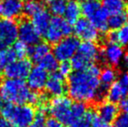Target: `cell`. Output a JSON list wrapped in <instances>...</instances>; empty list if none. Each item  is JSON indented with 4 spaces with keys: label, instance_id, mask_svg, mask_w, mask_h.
<instances>
[{
    "label": "cell",
    "instance_id": "cell-1",
    "mask_svg": "<svg viewBox=\"0 0 128 127\" xmlns=\"http://www.w3.org/2000/svg\"><path fill=\"white\" fill-rule=\"evenodd\" d=\"M100 68L93 64L84 70L71 73L66 84V91L70 98L84 104L101 99L106 90L100 85Z\"/></svg>",
    "mask_w": 128,
    "mask_h": 127
},
{
    "label": "cell",
    "instance_id": "cell-2",
    "mask_svg": "<svg viewBox=\"0 0 128 127\" xmlns=\"http://www.w3.org/2000/svg\"><path fill=\"white\" fill-rule=\"evenodd\" d=\"M0 92L4 101L14 105H39L41 109H47L46 97L32 92L28 85L21 79L6 78L0 84Z\"/></svg>",
    "mask_w": 128,
    "mask_h": 127
},
{
    "label": "cell",
    "instance_id": "cell-3",
    "mask_svg": "<svg viewBox=\"0 0 128 127\" xmlns=\"http://www.w3.org/2000/svg\"><path fill=\"white\" fill-rule=\"evenodd\" d=\"M3 119L13 126L27 127L35 117V109L30 105L7 104L1 108Z\"/></svg>",
    "mask_w": 128,
    "mask_h": 127
},
{
    "label": "cell",
    "instance_id": "cell-4",
    "mask_svg": "<svg viewBox=\"0 0 128 127\" xmlns=\"http://www.w3.org/2000/svg\"><path fill=\"white\" fill-rule=\"evenodd\" d=\"M100 55L101 51L95 42L83 41L79 43L76 54L72 58L70 64L74 71H81L100 59Z\"/></svg>",
    "mask_w": 128,
    "mask_h": 127
},
{
    "label": "cell",
    "instance_id": "cell-5",
    "mask_svg": "<svg viewBox=\"0 0 128 127\" xmlns=\"http://www.w3.org/2000/svg\"><path fill=\"white\" fill-rule=\"evenodd\" d=\"M81 13L100 32L108 31L109 14L103 8L100 2L97 0L84 2L81 5Z\"/></svg>",
    "mask_w": 128,
    "mask_h": 127
},
{
    "label": "cell",
    "instance_id": "cell-6",
    "mask_svg": "<svg viewBox=\"0 0 128 127\" xmlns=\"http://www.w3.org/2000/svg\"><path fill=\"white\" fill-rule=\"evenodd\" d=\"M72 26L61 16H54L51 18L49 26L44 34L46 40L51 44H56L61 39L71 36Z\"/></svg>",
    "mask_w": 128,
    "mask_h": 127
},
{
    "label": "cell",
    "instance_id": "cell-7",
    "mask_svg": "<svg viewBox=\"0 0 128 127\" xmlns=\"http://www.w3.org/2000/svg\"><path fill=\"white\" fill-rule=\"evenodd\" d=\"M54 44L52 54L58 62H66L71 60L76 54L79 45V39L76 37L68 36Z\"/></svg>",
    "mask_w": 128,
    "mask_h": 127
},
{
    "label": "cell",
    "instance_id": "cell-8",
    "mask_svg": "<svg viewBox=\"0 0 128 127\" xmlns=\"http://www.w3.org/2000/svg\"><path fill=\"white\" fill-rule=\"evenodd\" d=\"M72 104V100L69 97L64 95L55 97L47 105V110L52 114V118L58 119L66 126Z\"/></svg>",
    "mask_w": 128,
    "mask_h": 127
},
{
    "label": "cell",
    "instance_id": "cell-9",
    "mask_svg": "<svg viewBox=\"0 0 128 127\" xmlns=\"http://www.w3.org/2000/svg\"><path fill=\"white\" fill-rule=\"evenodd\" d=\"M18 24L12 19L0 17V50L10 48L17 42Z\"/></svg>",
    "mask_w": 128,
    "mask_h": 127
},
{
    "label": "cell",
    "instance_id": "cell-10",
    "mask_svg": "<svg viewBox=\"0 0 128 127\" xmlns=\"http://www.w3.org/2000/svg\"><path fill=\"white\" fill-rule=\"evenodd\" d=\"M72 31L77 38L83 41L95 42L100 37V32L84 17H80L73 24Z\"/></svg>",
    "mask_w": 128,
    "mask_h": 127
},
{
    "label": "cell",
    "instance_id": "cell-11",
    "mask_svg": "<svg viewBox=\"0 0 128 127\" xmlns=\"http://www.w3.org/2000/svg\"><path fill=\"white\" fill-rule=\"evenodd\" d=\"M106 91V96L108 101L114 104L122 101L128 96V73L120 75Z\"/></svg>",
    "mask_w": 128,
    "mask_h": 127
},
{
    "label": "cell",
    "instance_id": "cell-12",
    "mask_svg": "<svg viewBox=\"0 0 128 127\" xmlns=\"http://www.w3.org/2000/svg\"><path fill=\"white\" fill-rule=\"evenodd\" d=\"M126 51L125 48L114 42H108L101 51L100 58L112 67H117L123 63Z\"/></svg>",
    "mask_w": 128,
    "mask_h": 127
},
{
    "label": "cell",
    "instance_id": "cell-13",
    "mask_svg": "<svg viewBox=\"0 0 128 127\" xmlns=\"http://www.w3.org/2000/svg\"><path fill=\"white\" fill-rule=\"evenodd\" d=\"M32 62L26 58L14 60L4 69V73L7 78L24 80L27 78L32 70Z\"/></svg>",
    "mask_w": 128,
    "mask_h": 127
},
{
    "label": "cell",
    "instance_id": "cell-14",
    "mask_svg": "<svg viewBox=\"0 0 128 127\" xmlns=\"http://www.w3.org/2000/svg\"><path fill=\"white\" fill-rule=\"evenodd\" d=\"M18 38L27 46H32L40 42V34L30 21L22 20L18 25Z\"/></svg>",
    "mask_w": 128,
    "mask_h": 127
},
{
    "label": "cell",
    "instance_id": "cell-15",
    "mask_svg": "<svg viewBox=\"0 0 128 127\" xmlns=\"http://www.w3.org/2000/svg\"><path fill=\"white\" fill-rule=\"evenodd\" d=\"M21 0H0V17L14 19L19 17L23 12Z\"/></svg>",
    "mask_w": 128,
    "mask_h": 127
},
{
    "label": "cell",
    "instance_id": "cell-16",
    "mask_svg": "<svg viewBox=\"0 0 128 127\" xmlns=\"http://www.w3.org/2000/svg\"><path fill=\"white\" fill-rule=\"evenodd\" d=\"M48 77L49 76H48L47 71L38 65L34 68H32L30 73L26 78V84L30 87V90H33L35 92L41 91L46 86Z\"/></svg>",
    "mask_w": 128,
    "mask_h": 127
},
{
    "label": "cell",
    "instance_id": "cell-17",
    "mask_svg": "<svg viewBox=\"0 0 128 127\" xmlns=\"http://www.w3.org/2000/svg\"><path fill=\"white\" fill-rule=\"evenodd\" d=\"M48 95L52 97L63 96L66 92V84L64 82V78L58 72H55L48 77L44 86Z\"/></svg>",
    "mask_w": 128,
    "mask_h": 127
},
{
    "label": "cell",
    "instance_id": "cell-18",
    "mask_svg": "<svg viewBox=\"0 0 128 127\" xmlns=\"http://www.w3.org/2000/svg\"><path fill=\"white\" fill-rule=\"evenodd\" d=\"M97 114L102 119L106 124H111L120 115V107L110 101H101L97 106Z\"/></svg>",
    "mask_w": 128,
    "mask_h": 127
},
{
    "label": "cell",
    "instance_id": "cell-19",
    "mask_svg": "<svg viewBox=\"0 0 128 127\" xmlns=\"http://www.w3.org/2000/svg\"><path fill=\"white\" fill-rule=\"evenodd\" d=\"M32 24L37 30V31L39 34L44 36L46 32L48 26H49L50 21H51V14H50L49 10H46L44 7L36 12L33 16H32Z\"/></svg>",
    "mask_w": 128,
    "mask_h": 127
},
{
    "label": "cell",
    "instance_id": "cell-20",
    "mask_svg": "<svg viewBox=\"0 0 128 127\" xmlns=\"http://www.w3.org/2000/svg\"><path fill=\"white\" fill-rule=\"evenodd\" d=\"M88 108L86 105L82 102H72L66 126L75 127L86 116Z\"/></svg>",
    "mask_w": 128,
    "mask_h": 127
},
{
    "label": "cell",
    "instance_id": "cell-21",
    "mask_svg": "<svg viewBox=\"0 0 128 127\" xmlns=\"http://www.w3.org/2000/svg\"><path fill=\"white\" fill-rule=\"evenodd\" d=\"M81 5L77 0H70L66 2V9L63 15L64 16V18L70 23L71 24H73L78 18L81 17Z\"/></svg>",
    "mask_w": 128,
    "mask_h": 127
},
{
    "label": "cell",
    "instance_id": "cell-22",
    "mask_svg": "<svg viewBox=\"0 0 128 127\" xmlns=\"http://www.w3.org/2000/svg\"><path fill=\"white\" fill-rule=\"evenodd\" d=\"M50 51L51 48L47 43L38 42L32 47H29L28 55L30 57L32 61L38 64L46 55L50 53Z\"/></svg>",
    "mask_w": 128,
    "mask_h": 127
},
{
    "label": "cell",
    "instance_id": "cell-23",
    "mask_svg": "<svg viewBox=\"0 0 128 127\" xmlns=\"http://www.w3.org/2000/svg\"><path fill=\"white\" fill-rule=\"evenodd\" d=\"M118 78V73L114 67L106 66L103 69H100V72L98 75L100 85L104 90L108 88L112 84H113Z\"/></svg>",
    "mask_w": 128,
    "mask_h": 127
},
{
    "label": "cell",
    "instance_id": "cell-24",
    "mask_svg": "<svg viewBox=\"0 0 128 127\" xmlns=\"http://www.w3.org/2000/svg\"><path fill=\"white\" fill-rule=\"evenodd\" d=\"M108 42H114L122 47H128V22L108 35Z\"/></svg>",
    "mask_w": 128,
    "mask_h": 127
},
{
    "label": "cell",
    "instance_id": "cell-25",
    "mask_svg": "<svg viewBox=\"0 0 128 127\" xmlns=\"http://www.w3.org/2000/svg\"><path fill=\"white\" fill-rule=\"evenodd\" d=\"M101 5L109 15L126 10V0H101Z\"/></svg>",
    "mask_w": 128,
    "mask_h": 127
},
{
    "label": "cell",
    "instance_id": "cell-26",
    "mask_svg": "<svg viewBox=\"0 0 128 127\" xmlns=\"http://www.w3.org/2000/svg\"><path fill=\"white\" fill-rule=\"evenodd\" d=\"M128 22V13L126 10L118 12L116 14L109 15L108 17V27L112 31L120 29L121 26H123L126 23Z\"/></svg>",
    "mask_w": 128,
    "mask_h": 127
},
{
    "label": "cell",
    "instance_id": "cell-27",
    "mask_svg": "<svg viewBox=\"0 0 128 127\" xmlns=\"http://www.w3.org/2000/svg\"><path fill=\"white\" fill-rule=\"evenodd\" d=\"M38 66H40L42 69L46 71L47 72H54L58 70V61L55 58L52 53H48L47 55L44 57L38 63Z\"/></svg>",
    "mask_w": 128,
    "mask_h": 127
},
{
    "label": "cell",
    "instance_id": "cell-28",
    "mask_svg": "<svg viewBox=\"0 0 128 127\" xmlns=\"http://www.w3.org/2000/svg\"><path fill=\"white\" fill-rule=\"evenodd\" d=\"M17 59V55L13 48L0 50V70H4L8 64Z\"/></svg>",
    "mask_w": 128,
    "mask_h": 127
},
{
    "label": "cell",
    "instance_id": "cell-29",
    "mask_svg": "<svg viewBox=\"0 0 128 127\" xmlns=\"http://www.w3.org/2000/svg\"><path fill=\"white\" fill-rule=\"evenodd\" d=\"M49 12L54 16H62L66 9V0H47Z\"/></svg>",
    "mask_w": 128,
    "mask_h": 127
},
{
    "label": "cell",
    "instance_id": "cell-30",
    "mask_svg": "<svg viewBox=\"0 0 128 127\" xmlns=\"http://www.w3.org/2000/svg\"><path fill=\"white\" fill-rule=\"evenodd\" d=\"M44 5L37 0H28L26 3L23 5V12H24L26 16L32 17L36 12L38 11L40 9H42Z\"/></svg>",
    "mask_w": 128,
    "mask_h": 127
},
{
    "label": "cell",
    "instance_id": "cell-31",
    "mask_svg": "<svg viewBox=\"0 0 128 127\" xmlns=\"http://www.w3.org/2000/svg\"><path fill=\"white\" fill-rule=\"evenodd\" d=\"M13 50L15 51L16 55H17V58H23L28 55L29 51V46H27L26 44H24V43L20 42H15V44H13Z\"/></svg>",
    "mask_w": 128,
    "mask_h": 127
},
{
    "label": "cell",
    "instance_id": "cell-32",
    "mask_svg": "<svg viewBox=\"0 0 128 127\" xmlns=\"http://www.w3.org/2000/svg\"><path fill=\"white\" fill-rule=\"evenodd\" d=\"M46 115H44V112L43 111H39L38 113L35 114L32 122L30 124L29 127H46Z\"/></svg>",
    "mask_w": 128,
    "mask_h": 127
},
{
    "label": "cell",
    "instance_id": "cell-33",
    "mask_svg": "<svg viewBox=\"0 0 128 127\" xmlns=\"http://www.w3.org/2000/svg\"><path fill=\"white\" fill-rule=\"evenodd\" d=\"M89 118L90 123H91V127H106V125L102 119L97 114L96 112L89 110Z\"/></svg>",
    "mask_w": 128,
    "mask_h": 127
},
{
    "label": "cell",
    "instance_id": "cell-34",
    "mask_svg": "<svg viewBox=\"0 0 128 127\" xmlns=\"http://www.w3.org/2000/svg\"><path fill=\"white\" fill-rule=\"evenodd\" d=\"M58 72L61 76L64 77V78H66V77H68L72 73V65L69 61H66V62H61L60 64H58Z\"/></svg>",
    "mask_w": 128,
    "mask_h": 127
},
{
    "label": "cell",
    "instance_id": "cell-35",
    "mask_svg": "<svg viewBox=\"0 0 128 127\" xmlns=\"http://www.w3.org/2000/svg\"><path fill=\"white\" fill-rule=\"evenodd\" d=\"M115 127H128V115L121 114L115 119Z\"/></svg>",
    "mask_w": 128,
    "mask_h": 127
},
{
    "label": "cell",
    "instance_id": "cell-36",
    "mask_svg": "<svg viewBox=\"0 0 128 127\" xmlns=\"http://www.w3.org/2000/svg\"><path fill=\"white\" fill-rule=\"evenodd\" d=\"M46 127H68L54 118H49L46 120Z\"/></svg>",
    "mask_w": 128,
    "mask_h": 127
},
{
    "label": "cell",
    "instance_id": "cell-37",
    "mask_svg": "<svg viewBox=\"0 0 128 127\" xmlns=\"http://www.w3.org/2000/svg\"><path fill=\"white\" fill-rule=\"evenodd\" d=\"M75 127H91V123H90V118H89V110H88L87 114H86V117Z\"/></svg>",
    "mask_w": 128,
    "mask_h": 127
},
{
    "label": "cell",
    "instance_id": "cell-38",
    "mask_svg": "<svg viewBox=\"0 0 128 127\" xmlns=\"http://www.w3.org/2000/svg\"><path fill=\"white\" fill-rule=\"evenodd\" d=\"M120 109L123 112L124 114L128 115V96L126 98H124L122 101H120Z\"/></svg>",
    "mask_w": 128,
    "mask_h": 127
},
{
    "label": "cell",
    "instance_id": "cell-39",
    "mask_svg": "<svg viewBox=\"0 0 128 127\" xmlns=\"http://www.w3.org/2000/svg\"><path fill=\"white\" fill-rule=\"evenodd\" d=\"M0 127H10V125L2 117H0Z\"/></svg>",
    "mask_w": 128,
    "mask_h": 127
},
{
    "label": "cell",
    "instance_id": "cell-40",
    "mask_svg": "<svg viewBox=\"0 0 128 127\" xmlns=\"http://www.w3.org/2000/svg\"><path fill=\"white\" fill-rule=\"evenodd\" d=\"M123 62H124V64H125L126 67L128 68V52H127V54L125 55V58H124Z\"/></svg>",
    "mask_w": 128,
    "mask_h": 127
},
{
    "label": "cell",
    "instance_id": "cell-41",
    "mask_svg": "<svg viewBox=\"0 0 128 127\" xmlns=\"http://www.w3.org/2000/svg\"><path fill=\"white\" fill-rule=\"evenodd\" d=\"M3 105H4V99H3V98H2L1 92H0V110H1V108L3 107Z\"/></svg>",
    "mask_w": 128,
    "mask_h": 127
},
{
    "label": "cell",
    "instance_id": "cell-42",
    "mask_svg": "<svg viewBox=\"0 0 128 127\" xmlns=\"http://www.w3.org/2000/svg\"><path fill=\"white\" fill-rule=\"evenodd\" d=\"M77 1H80V2H88V1H94V0H77Z\"/></svg>",
    "mask_w": 128,
    "mask_h": 127
},
{
    "label": "cell",
    "instance_id": "cell-43",
    "mask_svg": "<svg viewBox=\"0 0 128 127\" xmlns=\"http://www.w3.org/2000/svg\"><path fill=\"white\" fill-rule=\"evenodd\" d=\"M108 127H115V126H108Z\"/></svg>",
    "mask_w": 128,
    "mask_h": 127
},
{
    "label": "cell",
    "instance_id": "cell-44",
    "mask_svg": "<svg viewBox=\"0 0 128 127\" xmlns=\"http://www.w3.org/2000/svg\"><path fill=\"white\" fill-rule=\"evenodd\" d=\"M14 127H18V126H14Z\"/></svg>",
    "mask_w": 128,
    "mask_h": 127
}]
</instances>
